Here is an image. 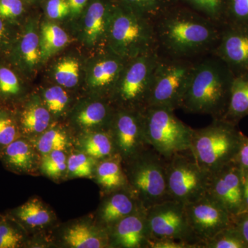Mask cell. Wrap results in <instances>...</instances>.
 <instances>
[{"instance_id":"45","label":"cell","mask_w":248,"mask_h":248,"mask_svg":"<svg viewBox=\"0 0 248 248\" xmlns=\"http://www.w3.org/2000/svg\"><path fill=\"white\" fill-rule=\"evenodd\" d=\"M232 223L238 228L248 246V212L233 217Z\"/></svg>"},{"instance_id":"33","label":"cell","mask_w":248,"mask_h":248,"mask_svg":"<svg viewBox=\"0 0 248 248\" xmlns=\"http://www.w3.org/2000/svg\"><path fill=\"white\" fill-rule=\"evenodd\" d=\"M68 143L66 135L61 130H48L44 133L38 141L39 151L46 155L54 151H63Z\"/></svg>"},{"instance_id":"44","label":"cell","mask_w":248,"mask_h":248,"mask_svg":"<svg viewBox=\"0 0 248 248\" xmlns=\"http://www.w3.org/2000/svg\"><path fill=\"white\" fill-rule=\"evenodd\" d=\"M148 248H196L185 241L170 239H151Z\"/></svg>"},{"instance_id":"9","label":"cell","mask_w":248,"mask_h":248,"mask_svg":"<svg viewBox=\"0 0 248 248\" xmlns=\"http://www.w3.org/2000/svg\"><path fill=\"white\" fill-rule=\"evenodd\" d=\"M210 174L201 169L190 149L167 160L168 193L170 200L184 204L195 202L207 194Z\"/></svg>"},{"instance_id":"16","label":"cell","mask_w":248,"mask_h":248,"mask_svg":"<svg viewBox=\"0 0 248 248\" xmlns=\"http://www.w3.org/2000/svg\"><path fill=\"white\" fill-rule=\"evenodd\" d=\"M144 208L129 187L110 192L101 209V220L108 228L140 209Z\"/></svg>"},{"instance_id":"17","label":"cell","mask_w":248,"mask_h":248,"mask_svg":"<svg viewBox=\"0 0 248 248\" xmlns=\"http://www.w3.org/2000/svg\"><path fill=\"white\" fill-rule=\"evenodd\" d=\"M125 63L126 60L110 53L94 63L90 73V84L94 89L109 91L112 95Z\"/></svg>"},{"instance_id":"24","label":"cell","mask_w":248,"mask_h":248,"mask_svg":"<svg viewBox=\"0 0 248 248\" xmlns=\"http://www.w3.org/2000/svg\"><path fill=\"white\" fill-rule=\"evenodd\" d=\"M17 52L19 60L26 69H33L40 61V37L33 26L28 27L24 32Z\"/></svg>"},{"instance_id":"43","label":"cell","mask_w":248,"mask_h":248,"mask_svg":"<svg viewBox=\"0 0 248 248\" xmlns=\"http://www.w3.org/2000/svg\"><path fill=\"white\" fill-rule=\"evenodd\" d=\"M234 161L239 166L243 175L248 174V137L242 133L241 143Z\"/></svg>"},{"instance_id":"2","label":"cell","mask_w":248,"mask_h":248,"mask_svg":"<svg viewBox=\"0 0 248 248\" xmlns=\"http://www.w3.org/2000/svg\"><path fill=\"white\" fill-rule=\"evenodd\" d=\"M234 75L213 55L195 63L180 108L187 112L222 119L226 114Z\"/></svg>"},{"instance_id":"3","label":"cell","mask_w":248,"mask_h":248,"mask_svg":"<svg viewBox=\"0 0 248 248\" xmlns=\"http://www.w3.org/2000/svg\"><path fill=\"white\" fill-rule=\"evenodd\" d=\"M241 135L237 125L213 119L210 125L194 129L190 151L201 169L211 175L234 161Z\"/></svg>"},{"instance_id":"18","label":"cell","mask_w":248,"mask_h":248,"mask_svg":"<svg viewBox=\"0 0 248 248\" xmlns=\"http://www.w3.org/2000/svg\"><path fill=\"white\" fill-rule=\"evenodd\" d=\"M111 12L99 1H94L89 6L84 22V39L88 45H94L107 39Z\"/></svg>"},{"instance_id":"13","label":"cell","mask_w":248,"mask_h":248,"mask_svg":"<svg viewBox=\"0 0 248 248\" xmlns=\"http://www.w3.org/2000/svg\"><path fill=\"white\" fill-rule=\"evenodd\" d=\"M212 53L226 63L234 76L248 74V26L223 24Z\"/></svg>"},{"instance_id":"19","label":"cell","mask_w":248,"mask_h":248,"mask_svg":"<svg viewBox=\"0 0 248 248\" xmlns=\"http://www.w3.org/2000/svg\"><path fill=\"white\" fill-rule=\"evenodd\" d=\"M1 158L7 167L16 172H29L35 169V151L24 140H16L3 148Z\"/></svg>"},{"instance_id":"38","label":"cell","mask_w":248,"mask_h":248,"mask_svg":"<svg viewBox=\"0 0 248 248\" xmlns=\"http://www.w3.org/2000/svg\"><path fill=\"white\" fill-rule=\"evenodd\" d=\"M20 92V84L14 72L6 67L0 68V93L4 96H14Z\"/></svg>"},{"instance_id":"31","label":"cell","mask_w":248,"mask_h":248,"mask_svg":"<svg viewBox=\"0 0 248 248\" xmlns=\"http://www.w3.org/2000/svg\"><path fill=\"white\" fill-rule=\"evenodd\" d=\"M79 78V62L74 59H65L55 67V79L60 86L74 87L78 84Z\"/></svg>"},{"instance_id":"4","label":"cell","mask_w":248,"mask_h":248,"mask_svg":"<svg viewBox=\"0 0 248 248\" xmlns=\"http://www.w3.org/2000/svg\"><path fill=\"white\" fill-rule=\"evenodd\" d=\"M107 40L110 53L126 61L156 50L154 24L128 8L112 10Z\"/></svg>"},{"instance_id":"37","label":"cell","mask_w":248,"mask_h":248,"mask_svg":"<svg viewBox=\"0 0 248 248\" xmlns=\"http://www.w3.org/2000/svg\"><path fill=\"white\" fill-rule=\"evenodd\" d=\"M45 100L49 112L58 114L64 110L68 104V96L61 86H53L45 91Z\"/></svg>"},{"instance_id":"1","label":"cell","mask_w":248,"mask_h":248,"mask_svg":"<svg viewBox=\"0 0 248 248\" xmlns=\"http://www.w3.org/2000/svg\"><path fill=\"white\" fill-rule=\"evenodd\" d=\"M156 46L169 58L188 60L213 52L222 26L203 16L175 13L154 24Z\"/></svg>"},{"instance_id":"26","label":"cell","mask_w":248,"mask_h":248,"mask_svg":"<svg viewBox=\"0 0 248 248\" xmlns=\"http://www.w3.org/2000/svg\"><path fill=\"white\" fill-rule=\"evenodd\" d=\"M50 115L48 109L40 104H31L26 108L21 116L23 131L35 135L45 131L50 124Z\"/></svg>"},{"instance_id":"48","label":"cell","mask_w":248,"mask_h":248,"mask_svg":"<svg viewBox=\"0 0 248 248\" xmlns=\"http://www.w3.org/2000/svg\"><path fill=\"white\" fill-rule=\"evenodd\" d=\"M248 212V174L243 175V207L241 213Z\"/></svg>"},{"instance_id":"10","label":"cell","mask_w":248,"mask_h":248,"mask_svg":"<svg viewBox=\"0 0 248 248\" xmlns=\"http://www.w3.org/2000/svg\"><path fill=\"white\" fill-rule=\"evenodd\" d=\"M146 217L151 239L179 240L200 248V241L187 220L185 204L164 201L146 209Z\"/></svg>"},{"instance_id":"35","label":"cell","mask_w":248,"mask_h":248,"mask_svg":"<svg viewBox=\"0 0 248 248\" xmlns=\"http://www.w3.org/2000/svg\"><path fill=\"white\" fill-rule=\"evenodd\" d=\"M24 234L6 220L0 221V248H17L24 242Z\"/></svg>"},{"instance_id":"27","label":"cell","mask_w":248,"mask_h":248,"mask_svg":"<svg viewBox=\"0 0 248 248\" xmlns=\"http://www.w3.org/2000/svg\"><path fill=\"white\" fill-rule=\"evenodd\" d=\"M15 214L19 221L31 228L45 226L51 219L48 210L36 199L23 204L16 210Z\"/></svg>"},{"instance_id":"42","label":"cell","mask_w":248,"mask_h":248,"mask_svg":"<svg viewBox=\"0 0 248 248\" xmlns=\"http://www.w3.org/2000/svg\"><path fill=\"white\" fill-rule=\"evenodd\" d=\"M46 13L51 19H62L69 14V5L66 0H48Z\"/></svg>"},{"instance_id":"6","label":"cell","mask_w":248,"mask_h":248,"mask_svg":"<svg viewBox=\"0 0 248 248\" xmlns=\"http://www.w3.org/2000/svg\"><path fill=\"white\" fill-rule=\"evenodd\" d=\"M169 108L148 106L142 111L147 143L166 160L190 149L194 129Z\"/></svg>"},{"instance_id":"30","label":"cell","mask_w":248,"mask_h":248,"mask_svg":"<svg viewBox=\"0 0 248 248\" xmlns=\"http://www.w3.org/2000/svg\"><path fill=\"white\" fill-rule=\"evenodd\" d=\"M203 16L220 26L226 23V12L228 0H187Z\"/></svg>"},{"instance_id":"21","label":"cell","mask_w":248,"mask_h":248,"mask_svg":"<svg viewBox=\"0 0 248 248\" xmlns=\"http://www.w3.org/2000/svg\"><path fill=\"white\" fill-rule=\"evenodd\" d=\"M122 163L123 159L122 156L117 154L104 159L98 166V182L110 193L114 191L128 187Z\"/></svg>"},{"instance_id":"8","label":"cell","mask_w":248,"mask_h":248,"mask_svg":"<svg viewBox=\"0 0 248 248\" xmlns=\"http://www.w3.org/2000/svg\"><path fill=\"white\" fill-rule=\"evenodd\" d=\"M195 63L188 60L159 58L150 92L148 106L180 108L190 84Z\"/></svg>"},{"instance_id":"36","label":"cell","mask_w":248,"mask_h":248,"mask_svg":"<svg viewBox=\"0 0 248 248\" xmlns=\"http://www.w3.org/2000/svg\"><path fill=\"white\" fill-rule=\"evenodd\" d=\"M67 170L72 177H89L92 174V160L82 153L72 155L67 161Z\"/></svg>"},{"instance_id":"29","label":"cell","mask_w":248,"mask_h":248,"mask_svg":"<svg viewBox=\"0 0 248 248\" xmlns=\"http://www.w3.org/2000/svg\"><path fill=\"white\" fill-rule=\"evenodd\" d=\"M200 248H248L238 228L231 225L200 244Z\"/></svg>"},{"instance_id":"5","label":"cell","mask_w":248,"mask_h":248,"mask_svg":"<svg viewBox=\"0 0 248 248\" xmlns=\"http://www.w3.org/2000/svg\"><path fill=\"white\" fill-rule=\"evenodd\" d=\"M125 163L128 187L143 208L170 200L167 160L164 156L149 146Z\"/></svg>"},{"instance_id":"14","label":"cell","mask_w":248,"mask_h":248,"mask_svg":"<svg viewBox=\"0 0 248 248\" xmlns=\"http://www.w3.org/2000/svg\"><path fill=\"white\" fill-rule=\"evenodd\" d=\"M207 194L221 203L232 217L243 207V174L234 161L210 175Z\"/></svg>"},{"instance_id":"32","label":"cell","mask_w":248,"mask_h":248,"mask_svg":"<svg viewBox=\"0 0 248 248\" xmlns=\"http://www.w3.org/2000/svg\"><path fill=\"white\" fill-rule=\"evenodd\" d=\"M67 161L68 160L63 151H54L46 155L42 161V170L48 177H60L67 169Z\"/></svg>"},{"instance_id":"22","label":"cell","mask_w":248,"mask_h":248,"mask_svg":"<svg viewBox=\"0 0 248 248\" xmlns=\"http://www.w3.org/2000/svg\"><path fill=\"white\" fill-rule=\"evenodd\" d=\"M64 240L68 246L75 248H100L109 245L108 233L98 232L83 223L68 228L64 235Z\"/></svg>"},{"instance_id":"23","label":"cell","mask_w":248,"mask_h":248,"mask_svg":"<svg viewBox=\"0 0 248 248\" xmlns=\"http://www.w3.org/2000/svg\"><path fill=\"white\" fill-rule=\"evenodd\" d=\"M115 113V111L107 103L94 102L79 111L77 121L80 125L86 128L105 125L110 129Z\"/></svg>"},{"instance_id":"15","label":"cell","mask_w":248,"mask_h":248,"mask_svg":"<svg viewBox=\"0 0 248 248\" xmlns=\"http://www.w3.org/2000/svg\"><path fill=\"white\" fill-rule=\"evenodd\" d=\"M108 232L109 245L124 248H148L151 240L146 209L122 218L110 227Z\"/></svg>"},{"instance_id":"39","label":"cell","mask_w":248,"mask_h":248,"mask_svg":"<svg viewBox=\"0 0 248 248\" xmlns=\"http://www.w3.org/2000/svg\"><path fill=\"white\" fill-rule=\"evenodd\" d=\"M17 132L14 121L9 116L0 115V148L5 147L14 142L17 138Z\"/></svg>"},{"instance_id":"47","label":"cell","mask_w":248,"mask_h":248,"mask_svg":"<svg viewBox=\"0 0 248 248\" xmlns=\"http://www.w3.org/2000/svg\"><path fill=\"white\" fill-rule=\"evenodd\" d=\"M10 35L2 19L0 17V48H4L9 44Z\"/></svg>"},{"instance_id":"41","label":"cell","mask_w":248,"mask_h":248,"mask_svg":"<svg viewBox=\"0 0 248 248\" xmlns=\"http://www.w3.org/2000/svg\"><path fill=\"white\" fill-rule=\"evenodd\" d=\"M24 6L21 0H0V17L15 19L22 15Z\"/></svg>"},{"instance_id":"11","label":"cell","mask_w":248,"mask_h":248,"mask_svg":"<svg viewBox=\"0 0 248 248\" xmlns=\"http://www.w3.org/2000/svg\"><path fill=\"white\" fill-rule=\"evenodd\" d=\"M142 111L124 108L115 111L110 132L123 162L149 147L145 138Z\"/></svg>"},{"instance_id":"28","label":"cell","mask_w":248,"mask_h":248,"mask_svg":"<svg viewBox=\"0 0 248 248\" xmlns=\"http://www.w3.org/2000/svg\"><path fill=\"white\" fill-rule=\"evenodd\" d=\"M85 151L96 159H106L118 154L110 131L98 132L91 135L84 143Z\"/></svg>"},{"instance_id":"40","label":"cell","mask_w":248,"mask_h":248,"mask_svg":"<svg viewBox=\"0 0 248 248\" xmlns=\"http://www.w3.org/2000/svg\"><path fill=\"white\" fill-rule=\"evenodd\" d=\"M130 5L128 9L146 17V15L156 14L161 0H124Z\"/></svg>"},{"instance_id":"46","label":"cell","mask_w":248,"mask_h":248,"mask_svg":"<svg viewBox=\"0 0 248 248\" xmlns=\"http://www.w3.org/2000/svg\"><path fill=\"white\" fill-rule=\"evenodd\" d=\"M69 5L70 13L73 16H77L80 14L88 0H66Z\"/></svg>"},{"instance_id":"25","label":"cell","mask_w":248,"mask_h":248,"mask_svg":"<svg viewBox=\"0 0 248 248\" xmlns=\"http://www.w3.org/2000/svg\"><path fill=\"white\" fill-rule=\"evenodd\" d=\"M68 35L56 24H43L41 30V60H46L68 44Z\"/></svg>"},{"instance_id":"20","label":"cell","mask_w":248,"mask_h":248,"mask_svg":"<svg viewBox=\"0 0 248 248\" xmlns=\"http://www.w3.org/2000/svg\"><path fill=\"white\" fill-rule=\"evenodd\" d=\"M248 116V74L235 76L232 85L229 104L223 120L238 125Z\"/></svg>"},{"instance_id":"12","label":"cell","mask_w":248,"mask_h":248,"mask_svg":"<svg viewBox=\"0 0 248 248\" xmlns=\"http://www.w3.org/2000/svg\"><path fill=\"white\" fill-rule=\"evenodd\" d=\"M185 209L190 226L200 244L232 222L228 210L208 194L195 202L185 204Z\"/></svg>"},{"instance_id":"34","label":"cell","mask_w":248,"mask_h":248,"mask_svg":"<svg viewBox=\"0 0 248 248\" xmlns=\"http://www.w3.org/2000/svg\"><path fill=\"white\" fill-rule=\"evenodd\" d=\"M226 23L248 26V0L227 1Z\"/></svg>"},{"instance_id":"7","label":"cell","mask_w":248,"mask_h":248,"mask_svg":"<svg viewBox=\"0 0 248 248\" xmlns=\"http://www.w3.org/2000/svg\"><path fill=\"white\" fill-rule=\"evenodd\" d=\"M159 58L156 50H153L126 61L112 94L120 108L142 111L148 107Z\"/></svg>"}]
</instances>
